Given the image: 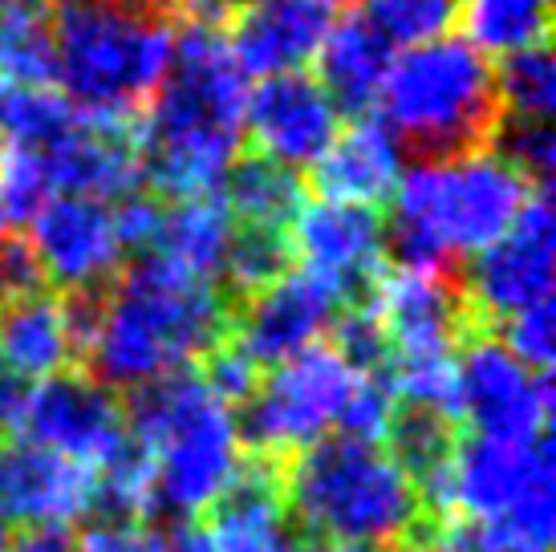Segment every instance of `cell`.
<instances>
[{"mask_svg": "<svg viewBox=\"0 0 556 552\" xmlns=\"http://www.w3.org/2000/svg\"><path fill=\"white\" fill-rule=\"evenodd\" d=\"M86 374L106 390H135L203 362L232 334V305L163 252H142L110 285L65 297Z\"/></svg>", "mask_w": 556, "mask_h": 552, "instance_id": "cell-1", "label": "cell"}, {"mask_svg": "<svg viewBox=\"0 0 556 552\" xmlns=\"http://www.w3.org/2000/svg\"><path fill=\"white\" fill-rule=\"evenodd\" d=\"M248 77L219 29L184 25L135 135L139 171L167 200L216 196L244 142Z\"/></svg>", "mask_w": 556, "mask_h": 552, "instance_id": "cell-2", "label": "cell"}, {"mask_svg": "<svg viewBox=\"0 0 556 552\" xmlns=\"http://www.w3.org/2000/svg\"><path fill=\"white\" fill-rule=\"evenodd\" d=\"M280 491L305 544L415 549L439 537L415 479L382 443L329 435L280 467Z\"/></svg>", "mask_w": 556, "mask_h": 552, "instance_id": "cell-3", "label": "cell"}, {"mask_svg": "<svg viewBox=\"0 0 556 552\" xmlns=\"http://www.w3.org/2000/svg\"><path fill=\"white\" fill-rule=\"evenodd\" d=\"M170 0H49L53 81L86 118L130 123L175 53Z\"/></svg>", "mask_w": 556, "mask_h": 552, "instance_id": "cell-4", "label": "cell"}, {"mask_svg": "<svg viewBox=\"0 0 556 552\" xmlns=\"http://www.w3.org/2000/svg\"><path fill=\"white\" fill-rule=\"evenodd\" d=\"M126 435L151 460V520L195 524L236 479L244 451L232 406L207 390L200 369H170L123 402Z\"/></svg>", "mask_w": 556, "mask_h": 552, "instance_id": "cell-5", "label": "cell"}, {"mask_svg": "<svg viewBox=\"0 0 556 552\" xmlns=\"http://www.w3.org/2000/svg\"><path fill=\"white\" fill-rule=\"evenodd\" d=\"M536 191L495 151L402 171L387 252L399 273L455 276V256L495 244Z\"/></svg>", "mask_w": 556, "mask_h": 552, "instance_id": "cell-6", "label": "cell"}, {"mask_svg": "<svg viewBox=\"0 0 556 552\" xmlns=\"http://www.w3.org/2000/svg\"><path fill=\"white\" fill-rule=\"evenodd\" d=\"M378 102L399 151H410L418 163L492 151L504 118L492 62L459 33L406 49L390 65Z\"/></svg>", "mask_w": 556, "mask_h": 552, "instance_id": "cell-7", "label": "cell"}, {"mask_svg": "<svg viewBox=\"0 0 556 552\" xmlns=\"http://www.w3.org/2000/svg\"><path fill=\"white\" fill-rule=\"evenodd\" d=\"M354 382L357 374H350L329 346H313L280 362L264 374L256 394L240 406V418H236L240 447H248V455L256 460L289 463L338 430Z\"/></svg>", "mask_w": 556, "mask_h": 552, "instance_id": "cell-8", "label": "cell"}, {"mask_svg": "<svg viewBox=\"0 0 556 552\" xmlns=\"http://www.w3.org/2000/svg\"><path fill=\"white\" fill-rule=\"evenodd\" d=\"M455 520H504L553 549V435L532 443H492L476 435L459 439L451 455V524Z\"/></svg>", "mask_w": 556, "mask_h": 552, "instance_id": "cell-9", "label": "cell"}, {"mask_svg": "<svg viewBox=\"0 0 556 552\" xmlns=\"http://www.w3.org/2000/svg\"><path fill=\"white\" fill-rule=\"evenodd\" d=\"M459 374V427L492 443H532L548 435L553 382L528 369L492 334H471L455 353Z\"/></svg>", "mask_w": 556, "mask_h": 552, "instance_id": "cell-10", "label": "cell"}, {"mask_svg": "<svg viewBox=\"0 0 556 552\" xmlns=\"http://www.w3.org/2000/svg\"><path fill=\"white\" fill-rule=\"evenodd\" d=\"M553 236L556 219L548 196H532L511 219V228L495 244L476 252L459 285L479 329H488L492 322H511L516 313L544 305L553 297Z\"/></svg>", "mask_w": 556, "mask_h": 552, "instance_id": "cell-11", "label": "cell"}, {"mask_svg": "<svg viewBox=\"0 0 556 552\" xmlns=\"http://www.w3.org/2000/svg\"><path fill=\"white\" fill-rule=\"evenodd\" d=\"M16 439L98 467L126 443L123 402L86 369H65L25 390Z\"/></svg>", "mask_w": 556, "mask_h": 552, "instance_id": "cell-12", "label": "cell"}, {"mask_svg": "<svg viewBox=\"0 0 556 552\" xmlns=\"http://www.w3.org/2000/svg\"><path fill=\"white\" fill-rule=\"evenodd\" d=\"M289 231L296 256L338 289L341 305H370L387 276V224L378 208L321 200L301 208Z\"/></svg>", "mask_w": 556, "mask_h": 552, "instance_id": "cell-13", "label": "cell"}, {"mask_svg": "<svg viewBox=\"0 0 556 552\" xmlns=\"http://www.w3.org/2000/svg\"><path fill=\"white\" fill-rule=\"evenodd\" d=\"M341 309L345 305L329 280L309 268H293L273 289L256 292L252 301L232 309V341L261 369H273L296 353L321 346Z\"/></svg>", "mask_w": 556, "mask_h": 552, "instance_id": "cell-14", "label": "cell"}, {"mask_svg": "<svg viewBox=\"0 0 556 552\" xmlns=\"http://www.w3.org/2000/svg\"><path fill=\"white\" fill-rule=\"evenodd\" d=\"M29 248L41 264V276L53 280L62 297L102 289L123 264L114 208L86 196H53L33 215Z\"/></svg>", "mask_w": 556, "mask_h": 552, "instance_id": "cell-15", "label": "cell"}, {"mask_svg": "<svg viewBox=\"0 0 556 552\" xmlns=\"http://www.w3.org/2000/svg\"><path fill=\"white\" fill-rule=\"evenodd\" d=\"M338 118V106L309 74L264 77L256 90H248L244 130L252 138V151L289 171H313L321 163V154L341 135Z\"/></svg>", "mask_w": 556, "mask_h": 552, "instance_id": "cell-16", "label": "cell"}, {"mask_svg": "<svg viewBox=\"0 0 556 552\" xmlns=\"http://www.w3.org/2000/svg\"><path fill=\"white\" fill-rule=\"evenodd\" d=\"M374 313L387 329L394 362L399 357H431L455 353L471 334H479L467 309L459 276L439 273H394L382 276L374 292Z\"/></svg>", "mask_w": 556, "mask_h": 552, "instance_id": "cell-17", "label": "cell"}, {"mask_svg": "<svg viewBox=\"0 0 556 552\" xmlns=\"http://www.w3.org/2000/svg\"><path fill=\"white\" fill-rule=\"evenodd\" d=\"M338 21L333 0H240L228 16V49L248 74H301Z\"/></svg>", "mask_w": 556, "mask_h": 552, "instance_id": "cell-18", "label": "cell"}, {"mask_svg": "<svg viewBox=\"0 0 556 552\" xmlns=\"http://www.w3.org/2000/svg\"><path fill=\"white\" fill-rule=\"evenodd\" d=\"M93 467L53 451L9 439L0 443V520L4 524H74L90 516Z\"/></svg>", "mask_w": 556, "mask_h": 552, "instance_id": "cell-19", "label": "cell"}, {"mask_svg": "<svg viewBox=\"0 0 556 552\" xmlns=\"http://www.w3.org/2000/svg\"><path fill=\"white\" fill-rule=\"evenodd\" d=\"M49 184V196H86V200H123L139 191V147L130 123L86 118L49 142L46 151H33Z\"/></svg>", "mask_w": 556, "mask_h": 552, "instance_id": "cell-20", "label": "cell"}, {"mask_svg": "<svg viewBox=\"0 0 556 552\" xmlns=\"http://www.w3.org/2000/svg\"><path fill=\"white\" fill-rule=\"evenodd\" d=\"M285 463L244 455L236 479L203 516V532L216 552H296L305 540L296 537L285 491H280Z\"/></svg>", "mask_w": 556, "mask_h": 552, "instance_id": "cell-21", "label": "cell"}, {"mask_svg": "<svg viewBox=\"0 0 556 552\" xmlns=\"http://www.w3.org/2000/svg\"><path fill=\"white\" fill-rule=\"evenodd\" d=\"M81 357V341L70 305L58 292H29L0 305V369L16 382H46Z\"/></svg>", "mask_w": 556, "mask_h": 552, "instance_id": "cell-22", "label": "cell"}, {"mask_svg": "<svg viewBox=\"0 0 556 552\" xmlns=\"http://www.w3.org/2000/svg\"><path fill=\"white\" fill-rule=\"evenodd\" d=\"M399 179L402 151L378 118H354V126L333 138V147L313 167V187L325 196V203L378 208L394 200Z\"/></svg>", "mask_w": 556, "mask_h": 552, "instance_id": "cell-23", "label": "cell"}, {"mask_svg": "<svg viewBox=\"0 0 556 552\" xmlns=\"http://www.w3.org/2000/svg\"><path fill=\"white\" fill-rule=\"evenodd\" d=\"M394 49L382 41V33L374 29L362 13L345 16V21H333L329 37L321 41L317 58H321V90L329 93V102L338 106V114H354V118H366V110L378 102L382 93V81H387L390 58Z\"/></svg>", "mask_w": 556, "mask_h": 552, "instance_id": "cell-24", "label": "cell"}, {"mask_svg": "<svg viewBox=\"0 0 556 552\" xmlns=\"http://www.w3.org/2000/svg\"><path fill=\"white\" fill-rule=\"evenodd\" d=\"M232 231H236V219L224 208L219 196L175 200L170 208H163L155 252H163L167 261H175L191 276L216 285L219 273H224L228 244H232Z\"/></svg>", "mask_w": 556, "mask_h": 552, "instance_id": "cell-25", "label": "cell"}, {"mask_svg": "<svg viewBox=\"0 0 556 552\" xmlns=\"http://www.w3.org/2000/svg\"><path fill=\"white\" fill-rule=\"evenodd\" d=\"M224 208L236 224H261V228H293V219L305 208V184L296 171L280 167L264 154H236V163L224 175Z\"/></svg>", "mask_w": 556, "mask_h": 552, "instance_id": "cell-26", "label": "cell"}, {"mask_svg": "<svg viewBox=\"0 0 556 552\" xmlns=\"http://www.w3.org/2000/svg\"><path fill=\"white\" fill-rule=\"evenodd\" d=\"M293 264H296V248L289 228L236 224L228 256H224V273H219V280L228 285L224 301L228 305H244L256 292L273 289L280 276L293 273Z\"/></svg>", "mask_w": 556, "mask_h": 552, "instance_id": "cell-27", "label": "cell"}, {"mask_svg": "<svg viewBox=\"0 0 556 552\" xmlns=\"http://www.w3.org/2000/svg\"><path fill=\"white\" fill-rule=\"evenodd\" d=\"M464 37L488 53H520V49L548 46V0H459Z\"/></svg>", "mask_w": 556, "mask_h": 552, "instance_id": "cell-28", "label": "cell"}, {"mask_svg": "<svg viewBox=\"0 0 556 552\" xmlns=\"http://www.w3.org/2000/svg\"><path fill=\"white\" fill-rule=\"evenodd\" d=\"M78 110L62 93L41 86H9L0 81V154L9 151H46L78 126Z\"/></svg>", "mask_w": 556, "mask_h": 552, "instance_id": "cell-29", "label": "cell"}, {"mask_svg": "<svg viewBox=\"0 0 556 552\" xmlns=\"http://www.w3.org/2000/svg\"><path fill=\"white\" fill-rule=\"evenodd\" d=\"M495 93L504 118H528V123H553L556 110V70L548 46L508 53L495 70Z\"/></svg>", "mask_w": 556, "mask_h": 552, "instance_id": "cell-30", "label": "cell"}, {"mask_svg": "<svg viewBox=\"0 0 556 552\" xmlns=\"http://www.w3.org/2000/svg\"><path fill=\"white\" fill-rule=\"evenodd\" d=\"M366 21L382 33L390 49H415L447 37L459 21V0H366Z\"/></svg>", "mask_w": 556, "mask_h": 552, "instance_id": "cell-31", "label": "cell"}, {"mask_svg": "<svg viewBox=\"0 0 556 552\" xmlns=\"http://www.w3.org/2000/svg\"><path fill=\"white\" fill-rule=\"evenodd\" d=\"M495 147L500 159L508 163L528 187H536V196H548L556 175V138L553 123H528V118H500L495 126Z\"/></svg>", "mask_w": 556, "mask_h": 552, "instance_id": "cell-32", "label": "cell"}, {"mask_svg": "<svg viewBox=\"0 0 556 552\" xmlns=\"http://www.w3.org/2000/svg\"><path fill=\"white\" fill-rule=\"evenodd\" d=\"M333 346L329 350L338 353L345 369L357 374V378H374V374H387L394 366V350H390V338L374 305H357V309H341V317L333 322Z\"/></svg>", "mask_w": 556, "mask_h": 552, "instance_id": "cell-33", "label": "cell"}, {"mask_svg": "<svg viewBox=\"0 0 556 552\" xmlns=\"http://www.w3.org/2000/svg\"><path fill=\"white\" fill-rule=\"evenodd\" d=\"M394 411H399V394L390 382V369L374 378H357L338 418V435L357 439V443H382L394 423Z\"/></svg>", "mask_w": 556, "mask_h": 552, "instance_id": "cell-34", "label": "cell"}, {"mask_svg": "<svg viewBox=\"0 0 556 552\" xmlns=\"http://www.w3.org/2000/svg\"><path fill=\"white\" fill-rule=\"evenodd\" d=\"M200 378L207 382V390H212L224 406H244V402L256 394L264 369L256 366V362H252V357H248V353L232 341V334H228L216 350L203 357Z\"/></svg>", "mask_w": 556, "mask_h": 552, "instance_id": "cell-35", "label": "cell"}, {"mask_svg": "<svg viewBox=\"0 0 556 552\" xmlns=\"http://www.w3.org/2000/svg\"><path fill=\"white\" fill-rule=\"evenodd\" d=\"M504 346H508L528 369L536 374H548L556 357V322H553V301L544 305H532L525 313H516L511 322H504Z\"/></svg>", "mask_w": 556, "mask_h": 552, "instance_id": "cell-36", "label": "cell"}, {"mask_svg": "<svg viewBox=\"0 0 556 552\" xmlns=\"http://www.w3.org/2000/svg\"><path fill=\"white\" fill-rule=\"evenodd\" d=\"M439 540L451 552H548V544L525 537L504 520H455L439 528Z\"/></svg>", "mask_w": 556, "mask_h": 552, "instance_id": "cell-37", "label": "cell"}, {"mask_svg": "<svg viewBox=\"0 0 556 552\" xmlns=\"http://www.w3.org/2000/svg\"><path fill=\"white\" fill-rule=\"evenodd\" d=\"M41 289H46V276H41L29 240L16 231H0V305H13Z\"/></svg>", "mask_w": 556, "mask_h": 552, "instance_id": "cell-38", "label": "cell"}, {"mask_svg": "<svg viewBox=\"0 0 556 552\" xmlns=\"http://www.w3.org/2000/svg\"><path fill=\"white\" fill-rule=\"evenodd\" d=\"M74 552H163V532L151 524H93Z\"/></svg>", "mask_w": 556, "mask_h": 552, "instance_id": "cell-39", "label": "cell"}, {"mask_svg": "<svg viewBox=\"0 0 556 552\" xmlns=\"http://www.w3.org/2000/svg\"><path fill=\"white\" fill-rule=\"evenodd\" d=\"M78 549V532L70 524H33L13 532L9 552H74Z\"/></svg>", "mask_w": 556, "mask_h": 552, "instance_id": "cell-40", "label": "cell"}, {"mask_svg": "<svg viewBox=\"0 0 556 552\" xmlns=\"http://www.w3.org/2000/svg\"><path fill=\"white\" fill-rule=\"evenodd\" d=\"M21 402H25V386L16 382L13 374L0 369V443H9V435H16Z\"/></svg>", "mask_w": 556, "mask_h": 552, "instance_id": "cell-41", "label": "cell"}, {"mask_svg": "<svg viewBox=\"0 0 556 552\" xmlns=\"http://www.w3.org/2000/svg\"><path fill=\"white\" fill-rule=\"evenodd\" d=\"M159 532H163V552H216L200 524H175V528H159Z\"/></svg>", "mask_w": 556, "mask_h": 552, "instance_id": "cell-42", "label": "cell"}, {"mask_svg": "<svg viewBox=\"0 0 556 552\" xmlns=\"http://www.w3.org/2000/svg\"><path fill=\"white\" fill-rule=\"evenodd\" d=\"M9 544H13V528L0 520V552H9Z\"/></svg>", "mask_w": 556, "mask_h": 552, "instance_id": "cell-43", "label": "cell"}, {"mask_svg": "<svg viewBox=\"0 0 556 552\" xmlns=\"http://www.w3.org/2000/svg\"><path fill=\"white\" fill-rule=\"evenodd\" d=\"M333 4H338V0H333Z\"/></svg>", "mask_w": 556, "mask_h": 552, "instance_id": "cell-44", "label": "cell"}]
</instances>
